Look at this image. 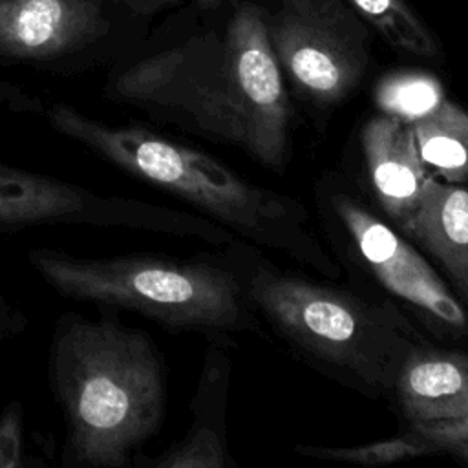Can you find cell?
Wrapping results in <instances>:
<instances>
[{
	"instance_id": "obj_1",
	"label": "cell",
	"mask_w": 468,
	"mask_h": 468,
	"mask_svg": "<svg viewBox=\"0 0 468 468\" xmlns=\"http://www.w3.org/2000/svg\"><path fill=\"white\" fill-rule=\"evenodd\" d=\"M104 95L150 121L232 144L269 168L289 157L291 102L265 13L236 5L221 37L207 33L117 64Z\"/></svg>"
},
{
	"instance_id": "obj_2",
	"label": "cell",
	"mask_w": 468,
	"mask_h": 468,
	"mask_svg": "<svg viewBox=\"0 0 468 468\" xmlns=\"http://www.w3.org/2000/svg\"><path fill=\"white\" fill-rule=\"evenodd\" d=\"M104 311L95 318L66 311L51 333L48 380L64 417L68 468L135 464L165 417L166 369L157 344Z\"/></svg>"
},
{
	"instance_id": "obj_3",
	"label": "cell",
	"mask_w": 468,
	"mask_h": 468,
	"mask_svg": "<svg viewBox=\"0 0 468 468\" xmlns=\"http://www.w3.org/2000/svg\"><path fill=\"white\" fill-rule=\"evenodd\" d=\"M44 117L55 133L252 243L287 252L322 274L338 272L311 232L300 203L252 185L216 157L143 124L101 121L68 102L46 106Z\"/></svg>"
},
{
	"instance_id": "obj_4",
	"label": "cell",
	"mask_w": 468,
	"mask_h": 468,
	"mask_svg": "<svg viewBox=\"0 0 468 468\" xmlns=\"http://www.w3.org/2000/svg\"><path fill=\"white\" fill-rule=\"evenodd\" d=\"M27 265L62 298L130 311L172 331L229 333L254 327L243 282L207 260L154 254L75 256L31 249Z\"/></svg>"
},
{
	"instance_id": "obj_5",
	"label": "cell",
	"mask_w": 468,
	"mask_h": 468,
	"mask_svg": "<svg viewBox=\"0 0 468 468\" xmlns=\"http://www.w3.org/2000/svg\"><path fill=\"white\" fill-rule=\"evenodd\" d=\"M247 296L296 349L369 393L393 391L404 360L424 342L389 305L263 265L243 282Z\"/></svg>"
},
{
	"instance_id": "obj_6",
	"label": "cell",
	"mask_w": 468,
	"mask_h": 468,
	"mask_svg": "<svg viewBox=\"0 0 468 468\" xmlns=\"http://www.w3.org/2000/svg\"><path fill=\"white\" fill-rule=\"evenodd\" d=\"M40 227H84L221 241L207 219L143 199L99 192L0 161V234Z\"/></svg>"
},
{
	"instance_id": "obj_7",
	"label": "cell",
	"mask_w": 468,
	"mask_h": 468,
	"mask_svg": "<svg viewBox=\"0 0 468 468\" xmlns=\"http://www.w3.org/2000/svg\"><path fill=\"white\" fill-rule=\"evenodd\" d=\"M267 29L282 73L314 106L344 101L367 69V24L347 0H278Z\"/></svg>"
},
{
	"instance_id": "obj_8",
	"label": "cell",
	"mask_w": 468,
	"mask_h": 468,
	"mask_svg": "<svg viewBox=\"0 0 468 468\" xmlns=\"http://www.w3.org/2000/svg\"><path fill=\"white\" fill-rule=\"evenodd\" d=\"M331 208L366 265L389 292L446 327L468 329V314L463 303L417 249L349 194H333Z\"/></svg>"
},
{
	"instance_id": "obj_9",
	"label": "cell",
	"mask_w": 468,
	"mask_h": 468,
	"mask_svg": "<svg viewBox=\"0 0 468 468\" xmlns=\"http://www.w3.org/2000/svg\"><path fill=\"white\" fill-rule=\"evenodd\" d=\"M102 0H0V60L62 64L110 33Z\"/></svg>"
},
{
	"instance_id": "obj_10",
	"label": "cell",
	"mask_w": 468,
	"mask_h": 468,
	"mask_svg": "<svg viewBox=\"0 0 468 468\" xmlns=\"http://www.w3.org/2000/svg\"><path fill=\"white\" fill-rule=\"evenodd\" d=\"M362 150L377 201L404 230L430 176L420 161L410 121L395 113L369 119L362 130Z\"/></svg>"
},
{
	"instance_id": "obj_11",
	"label": "cell",
	"mask_w": 468,
	"mask_h": 468,
	"mask_svg": "<svg viewBox=\"0 0 468 468\" xmlns=\"http://www.w3.org/2000/svg\"><path fill=\"white\" fill-rule=\"evenodd\" d=\"M393 393L411 424L468 419V355L419 346L404 360Z\"/></svg>"
},
{
	"instance_id": "obj_12",
	"label": "cell",
	"mask_w": 468,
	"mask_h": 468,
	"mask_svg": "<svg viewBox=\"0 0 468 468\" xmlns=\"http://www.w3.org/2000/svg\"><path fill=\"white\" fill-rule=\"evenodd\" d=\"M457 287L468 285V186L428 176L417 208L404 227Z\"/></svg>"
},
{
	"instance_id": "obj_13",
	"label": "cell",
	"mask_w": 468,
	"mask_h": 468,
	"mask_svg": "<svg viewBox=\"0 0 468 468\" xmlns=\"http://www.w3.org/2000/svg\"><path fill=\"white\" fill-rule=\"evenodd\" d=\"M225 360L210 355L194 399L192 426L186 435L154 459L139 461L137 466L150 468H225L227 450L221 428L210 422L214 400L225 393Z\"/></svg>"
},
{
	"instance_id": "obj_14",
	"label": "cell",
	"mask_w": 468,
	"mask_h": 468,
	"mask_svg": "<svg viewBox=\"0 0 468 468\" xmlns=\"http://www.w3.org/2000/svg\"><path fill=\"white\" fill-rule=\"evenodd\" d=\"M426 172L446 183H468V112L437 101L408 119Z\"/></svg>"
},
{
	"instance_id": "obj_15",
	"label": "cell",
	"mask_w": 468,
	"mask_h": 468,
	"mask_svg": "<svg viewBox=\"0 0 468 468\" xmlns=\"http://www.w3.org/2000/svg\"><path fill=\"white\" fill-rule=\"evenodd\" d=\"M355 11L391 48L410 55L431 58L437 42L426 24L406 0H347Z\"/></svg>"
},
{
	"instance_id": "obj_16",
	"label": "cell",
	"mask_w": 468,
	"mask_h": 468,
	"mask_svg": "<svg viewBox=\"0 0 468 468\" xmlns=\"http://www.w3.org/2000/svg\"><path fill=\"white\" fill-rule=\"evenodd\" d=\"M296 452L300 455H307V457H314V459L375 466V464H389V463H397V461H406V459L437 453V448L422 433L410 428L408 433H402V435H397L391 439H384V441H373V442L360 444V446H346V448L296 446Z\"/></svg>"
},
{
	"instance_id": "obj_17",
	"label": "cell",
	"mask_w": 468,
	"mask_h": 468,
	"mask_svg": "<svg viewBox=\"0 0 468 468\" xmlns=\"http://www.w3.org/2000/svg\"><path fill=\"white\" fill-rule=\"evenodd\" d=\"M35 464L27 453L24 406L11 400L0 411V468H27Z\"/></svg>"
},
{
	"instance_id": "obj_18",
	"label": "cell",
	"mask_w": 468,
	"mask_h": 468,
	"mask_svg": "<svg viewBox=\"0 0 468 468\" xmlns=\"http://www.w3.org/2000/svg\"><path fill=\"white\" fill-rule=\"evenodd\" d=\"M411 428L430 439L437 452H448L468 463V419L437 424H411Z\"/></svg>"
},
{
	"instance_id": "obj_19",
	"label": "cell",
	"mask_w": 468,
	"mask_h": 468,
	"mask_svg": "<svg viewBox=\"0 0 468 468\" xmlns=\"http://www.w3.org/2000/svg\"><path fill=\"white\" fill-rule=\"evenodd\" d=\"M29 325L26 311L0 291V342L16 338Z\"/></svg>"
},
{
	"instance_id": "obj_20",
	"label": "cell",
	"mask_w": 468,
	"mask_h": 468,
	"mask_svg": "<svg viewBox=\"0 0 468 468\" xmlns=\"http://www.w3.org/2000/svg\"><path fill=\"white\" fill-rule=\"evenodd\" d=\"M113 2H121V4H124L126 7H130L135 13L152 15V13L168 9V7L176 5L181 0H113Z\"/></svg>"
},
{
	"instance_id": "obj_21",
	"label": "cell",
	"mask_w": 468,
	"mask_h": 468,
	"mask_svg": "<svg viewBox=\"0 0 468 468\" xmlns=\"http://www.w3.org/2000/svg\"><path fill=\"white\" fill-rule=\"evenodd\" d=\"M457 289H459L461 298L464 300V303H466V307H468V285H466V287H457Z\"/></svg>"
}]
</instances>
